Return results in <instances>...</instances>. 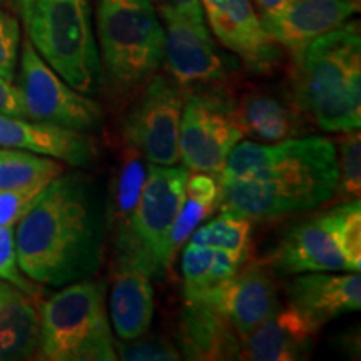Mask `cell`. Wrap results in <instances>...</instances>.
Returning a JSON list of instances; mask_svg holds the SVG:
<instances>
[{
    "instance_id": "obj_1",
    "label": "cell",
    "mask_w": 361,
    "mask_h": 361,
    "mask_svg": "<svg viewBox=\"0 0 361 361\" xmlns=\"http://www.w3.org/2000/svg\"><path fill=\"white\" fill-rule=\"evenodd\" d=\"M219 209L251 221L306 213L333 197L336 147L308 135L283 142H238L219 173Z\"/></svg>"
},
{
    "instance_id": "obj_2",
    "label": "cell",
    "mask_w": 361,
    "mask_h": 361,
    "mask_svg": "<svg viewBox=\"0 0 361 361\" xmlns=\"http://www.w3.org/2000/svg\"><path fill=\"white\" fill-rule=\"evenodd\" d=\"M22 273L39 286H66L97 273L106 251L104 194L96 179L64 173L16 224Z\"/></svg>"
},
{
    "instance_id": "obj_3",
    "label": "cell",
    "mask_w": 361,
    "mask_h": 361,
    "mask_svg": "<svg viewBox=\"0 0 361 361\" xmlns=\"http://www.w3.org/2000/svg\"><path fill=\"white\" fill-rule=\"evenodd\" d=\"M293 59L291 99L298 109L329 133L360 129V22H345L314 39Z\"/></svg>"
},
{
    "instance_id": "obj_4",
    "label": "cell",
    "mask_w": 361,
    "mask_h": 361,
    "mask_svg": "<svg viewBox=\"0 0 361 361\" xmlns=\"http://www.w3.org/2000/svg\"><path fill=\"white\" fill-rule=\"evenodd\" d=\"M101 90L112 112L139 96L164 64V29L151 0H96Z\"/></svg>"
},
{
    "instance_id": "obj_5",
    "label": "cell",
    "mask_w": 361,
    "mask_h": 361,
    "mask_svg": "<svg viewBox=\"0 0 361 361\" xmlns=\"http://www.w3.org/2000/svg\"><path fill=\"white\" fill-rule=\"evenodd\" d=\"M39 355L49 361H114L106 281L79 279L42 301Z\"/></svg>"
},
{
    "instance_id": "obj_6",
    "label": "cell",
    "mask_w": 361,
    "mask_h": 361,
    "mask_svg": "<svg viewBox=\"0 0 361 361\" xmlns=\"http://www.w3.org/2000/svg\"><path fill=\"white\" fill-rule=\"evenodd\" d=\"M39 56L85 96L101 92L102 72L90 0H34L25 22Z\"/></svg>"
},
{
    "instance_id": "obj_7",
    "label": "cell",
    "mask_w": 361,
    "mask_h": 361,
    "mask_svg": "<svg viewBox=\"0 0 361 361\" xmlns=\"http://www.w3.org/2000/svg\"><path fill=\"white\" fill-rule=\"evenodd\" d=\"M236 101L219 85L186 90L179 130L184 168L219 174L233 147L243 139Z\"/></svg>"
},
{
    "instance_id": "obj_8",
    "label": "cell",
    "mask_w": 361,
    "mask_h": 361,
    "mask_svg": "<svg viewBox=\"0 0 361 361\" xmlns=\"http://www.w3.org/2000/svg\"><path fill=\"white\" fill-rule=\"evenodd\" d=\"M186 90L171 75L156 74L128 106L123 139L149 164L176 166L180 161L179 130Z\"/></svg>"
},
{
    "instance_id": "obj_9",
    "label": "cell",
    "mask_w": 361,
    "mask_h": 361,
    "mask_svg": "<svg viewBox=\"0 0 361 361\" xmlns=\"http://www.w3.org/2000/svg\"><path fill=\"white\" fill-rule=\"evenodd\" d=\"M17 87L24 97L27 119L79 133L96 130L102 126V107L90 96L72 89L39 56L29 37L22 44Z\"/></svg>"
},
{
    "instance_id": "obj_10",
    "label": "cell",
    "mask_w": 361,
    "mask_h": 361,
    "mask_svg": "<svg viewBox=\"0 0 361 361\" xmlns=\"http://www.w3.org/2000/svg\"><path fill=\"white\" fill-rule=\"evenodd\" d=\"M189 169L149 164L134 219L139 266L152 278L168 274L166 250L171 228L184 202Z\"/></svg>"
},
{
    "instance_id": "obj_11",
    "label": "cell",
    "mask_w": 361,
    "mask_h": 361,
    "mask_svg": "<svg viewBox=\"0 0 361 361\" xmlns=\"http://www.w3.org/2000/svg\"><path fill=\"white\" fill-rule=\"evenodd\" d=\"M164 29V62L169 75L184 90L223 84L231 75V62L218 51L204 20H196L161 4Z\"/></svg>"
},
{
    "instance_id": "obj_12",
    "label": "cell",
    "mask_w": 361,
    "mask_h": 361,
    "mask_svg": "<svg viewBox=\"0 0 361 361\" xmlns=\"http://www.w3.org/2000/svg\"><path fill=\"white\" fill-rule=\"evenodd\" d=\"M192 300L213 305L241 338L281 310L278 288L268 266L246 261L238 273Z\"/></svg>"
},
{
    "instance_id": "obj_13",
    "label": "cell",
    "mask_w": 361,
    "mask_h": 361,
    "mask_svg": "<svg viewBox=\"0 0 361 361\" xmlns=\"http://www.w3.org/2000/svg\"><path fill=\"white\" fill-rule=\"evenodd\" d=\"M202 13L216 39L255 72L279 62V45L264 29L251 0H201Z\"/></svg>"
},
{
    "instance_id": "obj_14",
    "label": "cell",
    "mask_w": 361,
    "mask_h": 361,
    "mask_svg": "<svg viewBox=\"0 0 361 361\" xmlns=\"http://www.w3.org/2000/svg\"><path fill=\"white\" fill-rule=\"evenodd\" d=\"M146 171L144 157L129 146L124 147L112 169L109 188L104 196V219L106 239L111 243L114 264L139 266L134 241V219Z\"/></svg>"
},
{
    "instance_id": "obj_15",
    "label": "cell",
    "mask_w": 361,
    "mask_h": 361,
    "mask_svg": "<svg viewBox=\"0 0 361 361\" xmlns=\"http://www.w3.org/2000/svg\"><path fill=\"white\" fill-rule=\"evenodd\" d=\"M263 263L283 276L346 271L345 259L333 241L322 214L311 216L290 226Z\"/></svg>"
},
{
    "instance_id": "obj_16",
    "label": "cell",
    "mask_w": 361,
    "mask_h": 361,
    "mask_svg": "<svg viewBox=\"0 0 361 361\" xmlns=\"http://www.w3.org/2000/svg\"><path fill=\"white\" fill-rule=\"evenodd\" d=\"M358 11L360 0H295L261 22L274 42L295 56L314 39L348 22Z\"/></svg>"
},
{
    "instance_id": "obj_17",
    "label": "cell",
    "mask_w": 361,
    "mask_h": 361,
    "mask_svg": "<svg viewBox=\"0 0 361 361\" xmlns=\"http://www.w3.org/2000/svg\"><path fill=\"white\" fill-rule=\"evenodd\" d=\"M0 147L22 149L84 168L97 157V146L85 133L0 114Z\"/></svg>"
},
{
    "instance_id": "obj_18",
    "label": "cell",
    "mask_w": 361,
    "mask_h": 361,
    "mask_svg": "<svg viewBox=\"0 0 361 361\" xmlns=\"http://www.w3.org/2000/svg\"><path fill=\"white\" fill-rule=\"evenodd\" d=\"M180 356L196 361L239 360L241 338L228 319L202 300H186L178 319Z\"/></svg>"
},
{
    "instance_id": "obj_19",
    "label": "cell",
    "mask_w": 361,
    "mask_h": 361,
    "mask_svg": "<svg viewBox=\"0 0 361 361\" xmlns=\"http://www.w3.org/2000/svg\"><path fill=\"white\" fill-rule=\"evenodd\" d=\"M286 291L291 308L318 329L361 306V278L353 271L350 274H303L293 279Z\"/></svg>"
},
{
    "instance_id": "obj_20",
    "label": "cell",
    "mask_w": 361,
    "mask_h": 361,
    "mask_svg": "<svg viewBox=\"0 0 361 361\" xmlns=\"http://www.w3.org/2000/svg\"><path fill=\"white\" fill-rule=\"evenodd\" d=\"M313 326L295 308L279 310L250 333L241 336L239 360L250 361H295L303 360L313 348Z\"/></svg>"
},
{
    "instance_id": "obj_21",
    "label": "cell",
    "mask_w": 361,
    "mask_h": 361,
    "mask_svg": "<svg viewBox=\"0 0 361 361\" xmlns=\"http://www.w3.org/2000/svg\"><path fill=\"white\" fill-rule=\"evenodd\" d=\"M109 311L112 326L121 340L147 335L154 318L151 274L139 266L112 264Z\"/></svg>"
},
{
    "instance_id": "obj_22",
    "label": "cell",
    "mask_w": 361,
    "mask_h": 361,
    "mask_svg": "<svg viewBox=\"0 0 361 361\" xmlns=\"http://www.w3.org/2000/svg\"><path fill=\"white\" fill-rule=\"evenodd\" d=\"M305 114L291 101L263 90L246 92L236 102V119L243 134L261 142H283L298 137L306 128Z\"/></svg>"
},
{
    "instance_id": "obj_23",
    "label": "cell",
    "mask_w": 361,
    "mask_h": 361,
    "mask_svg": "<svg viewBox=\"0 0 361 361\" xmlns=\"http://www.w3.org/2000/svg\"><path fill=\"white\" fill-rule=\"evenodd\" d=\"M221 183L219 178L213 173L194 171L188 174L186 189H184V202L176 216L173 228H171L168 250H166V268L171 274L173 264L180 247L192 236V233L200 228L202 221L214 214L219 209Z\"/></svg>"
},
{
    "instance_id": "obj_24",
    "label": "cell",
    "mask_w": 361,
    "mask_h": 361,
    "mask_svg": "<svg viewBox=\"0 0 361 361\" xmlns=\"http://www.w3.org/2000/svg\"><path fill=\"white\" fill-rule=\"evenodd\" d=\"M35 301L20 291L0 306V361L29 360L39 355L40 313Z\"/></svg>"
},
{
    "instance_id": "obj_25",
    "label": "cell",
    "mask_w": 361,
    "mask_h": 361,
    "mask_svg": "<svg viewBox=\"0 0 361 361\" xmlns=\"http://www.w3.org/2000/svg\"><path fill=\"white\" fill-rule=\"evenodd\" d=\"M66 173V162L22 149L0 147V192L52 183Z\"/></svg>"
},
{
    "instance_id": "obj_26",
    "label": "cell",
    "mask_w": 361,
    "mask_h": 361,
    "mask_svg": "<svg viewBox=\"0 0 361 361\" xmlns=\"http://www.w3.org/2000/svg\"><path fill=\"white\" fill-rule=\"evenodd\" d=\"M191 236V245L233 252L241 258H251V219L223 211L218 218L200 226Z\"/></svg>"
},
{
    "instance_id": "obj_27",
    "label": "cell",
    "mask_w": 361,
    "mask_h": 361,
    "mask_svg": "<svg viewBox=\"0 0 361 361\" xmlns=\"http://www.w3.org/2000/svg\"><path fill=\"white\" fill-rule=\"evenodd\" d=\"M323 221L343 259L345 269L360 273L361 269V204L360 200L338 202L323 213Z\"/></svg>"
},
{
    "instance_id": "obj_28",
    "label": "cell",
    "mask_w": 361,
    "mask_h": 361,
    "mask_svg": "<svg viewBox=\"0 0 361 361\" xmlns=\"http://www.w3.org/2000/svg\"><path fill=\"white\" fill-rule=\"evenodd\" d=\"M336 188L333 197L338 202L360 200L361 192V135L360 129L346 130L335 142Z\"/></svg>"
},
{
    "instance_id": "obj_29",
    "label": "cell",
    "mask_w": 361,
    "mask_h": 361,
    "mask_svg": "<svg viewBox=\"0 0 361 361\" xmlns=\"http://www.w3.org/2000/svg\"><path fill=\"white\" fill-rule=\"evenodd\" d=\"M213 247L189 245L184 247L180 271H183L184 300H192L213 288L211 266H213Z\"/></svg>"
},
{
    "instance_id": "obj_30",
    "label": "cell",
    "mask_w": 361,
    "mask_h": 361,
    "mask_svg": "<svg viewBox=\"0 0 361 361\" xmlns=\"http://www.w3.org/2000/svg\"><path fill=\"white\" fill-rule=\"evenodd\" d=\"M0 281L11 284L17 290L37 300L42 290L37 283L22 273L16 251V226L0 228Z\"/></svg>"
},
{
    "instance_id": "obj_31",
    "label": "cell",
    "mask_w": 361,
    "mask_h": 361,
    "mask_svg": "<svg viewBox=\"0 0 361 361\" xmlns=\"http://www.w3.org/2000/svg\"><path fill=\"white\" fill-rule=\"evenodd\" d=\"M117 358L124 361H178V346L161 336L142 335L134 340L114 341Z\"/></svg>"
},
{
    "instance_id": "obj_32",
    "label": "cell",
    "mask_w": 361,
    "mask_h": 361,
    "mask_svg": "<svg viewBox=\"0 0 361 361\" xmlns=\"http://www.w3.org/2000/svg\"><path fill=\"white\" fill-rule=\"evenodd\" d=\"M20 51L19 20L4 8H0V78L16 80Z\"/></svg>"
},
{
    "instance_id": "obj_33",
    "label": "cell",
    "mask_w": 361,
    "mask_h": 361,
    "mask_svg": "<svg viewBox=\"0 0 361 361\" xmlns=\"http://www.w3.org/2000/svg\"><path fill=\"white\" fill-rule=\"evenodd\" d=\"M47 186V183H42L24 189H17V191L0 192V228L16 226L19 223L22 216L32 207L34 202L37 201V197Z\"/></svg>"
},
{
    "instance_id": "obj_34",
    "label": "cell",
    "mask_w": 361,
    "mask_h": 361,
    "mask_svg": "<svg viewBox=\"0 0 361 361\" xmlns=\"http://www.w3.org/2000/svg\"><path fill=\"white\" fill-rule=\"evenodd\" d=\"M0 114L25 117V104L20 89L12 80L0 78Z\"/></svg>"
},
{
    "instance_id": "obj_35",
    "label": "cell",
    "mask_w": 361,
    "mask_h": 361,
    "mask_svg": "<svg viewBox=\"0 0 361 361\" xmlns=\"http://www.w3.org/2000/svg\"><path fill=\"white\" fill-rule=\"evenodd\" d=\"M169 6L174 7L176 11L186 13L191 19L204 20V13H202L201 0H169Z\"/></svg>"
},
{
    "instance_id": "obj_36",
    "label": "cell",
    "mask_w": 361,
    "mask_h": 361,
    "mask_svg": "<svg viewBox=\"0 0 361 361\" xmlns=\"http://www.w3.org/2000/svg\"><path fill=\"white\" fill-rule=\"evenodd\" d=\"M295 0H255L256 7L259 8L261 12V19L263 17H271V16H276L281 11H284L288 6Z\"/></svg>"
},
{
    "instance_id": "obj_37",
    "label": "cell",
    "mask_w": 361,
    "mask_h": 361,
    "mask_svg": "<svg viewBox=\"0 0 361 361\" xmlns=\"http://www.w3.org/2000/svg\"><path fill=\"white\" fill-rule=\"evenodd\" d=\"M17 293H20L17 288H13V286H11V284L0 281V306L6 303V301L11 300V298L16 296Z\"/></svg>"
},
{
    "instance_id": "obj_38",
    "label": "cell",
    "mask_w": 361,
    "mask_h": 361,
    "mask_svg": "<svg viewBox=\"0 0 361 361\" xmlns=\"http://www.w3.org/2000/svg\"><path fill=\"white\" fill-rule=\"evenodd\" d=\"M16 4H17V7H19L22 20H24V24H25L27 19H29V16H30V8H32V6H34V0H16Z\"/></svg>"
},
{
    "instance_id": "obj_39",
    "label": "cell",
    "mask_w": 361,
    "mask_h": 361,
    "mask_svg": "<svg viewBox=\"0 0 361 361\" xmlns=\"http://www.w3.org/2000/svg\"><path fill=\"white\" fill-rule=\"evenodd\" d=\"M4 2H7V0H0V4H4Z\"/></svg>"
},
{
    "instance_id": "obj_40",
    "label": "cell",
    "mask_w": 361,
    "mask_h": 361,
    "mask_svg": "<svg viewBox=\"0 0 361 361\" xmlns=\"http://www.w3.org/2000/svg\"><path fill=\"white\" fill-rule=\"evenodd\" d=\"M151 2H156V0H151Z\"/></svg>"
}]
</instances>
